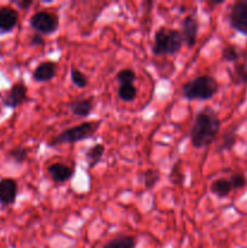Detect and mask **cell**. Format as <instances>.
<instances>
[{
  "mask_svg": "<svg viewBox=\"0 0 247 248\" xmlns=\"http://www.w3.org/2000/svg\"><path fill=\"white\" fill-rule=\"evenodd\" d=\"M220 119L211 107L201 109L196 115L190 130L191 144L196 149L208 148L216 140L220 130Z\"/></svg>",
  "mask_w": 247,
  "mask_h": 248,
  "instance_id": "obj_1",
  "label": "cell"
},
{
  "mask_svg": "<svg viewBox=\"0 0 247 248\" xmlns=\"http://www.w3.org/2000/svg\"><path fill=\"white\" fill-rule=\"evenodd\" d=\"M219 85L217 80L210 75H200L189 80L182 86V94L188 101H207L218 92Z\"/></svg>",
  "mask_w": 247,
  "mask_h": 248,
  "instance_id": "obj_2",
  "label": "cell"
},
{
  "mask_svg": "<svg viewBox=\"0 0 247 248\" xmlns=\"http://www.w3.org/2000/svg\"><path fill=\"white\" fill-rule=\"evenodd\" d=\"M183 44L181 31L161 27L155 33L152 51L155 56H173L181 51Z\"/></svg>",
  "mask_w": 247,
  "mask_h": 248,
  "instance_id": "obj_3",
  "label": "cell"
},
{
  "mask_svg": "<svg viewBox=\"0 0 247 248\" xmlns=\"http://www.w3.org/2000/svg\"><path fill=\"white\" fill-rule=\"evenodd\" d=\"M99 126H101V121H85V123L58 133L47 143V145L48 147H57V145L72 144V143L80 142V140H89L98 131Z\"/></svg>",
  "mask_w": 247,
  "mask_h": 248,
  "instance_id": "obj_4",
  "label": "cell"
},
{
  "mask_svg": "<svg viewBox=\"0 0 247 248\" xmlns=\"http://www.w3.org/2000/svg\"><path fill=\"white\" fill-rule=\"evenodd\" d=\"M29 23H31V28L35 31V33L46 34V35L57 31L58 26H60L57 15L46 11V10H41V11L31 15Z\"/></svg>",
  "mask_w": 247,
  "mask_h": 248,
  "instance_id": "obj_5",
  "label": "cell"
},
{
  "mask_svg": "<svg viewBox=\"0 0 247 248\" xmlns=\"http://www.w3.org/2000/svg\"><path fill=\"white\" fill-rule=\"evenodd\" d=\"M229 23L232 29L247 35V0H239L232 4L229 12Z\"/></svg>",
  "mask_w": 247,
  "mask_h": 248,
  "instance_id": "obj_6",
  "label": "cell"
},
{
  "mask_svg": "<svg viewBox=\"0 0 247 248\" xmlns=\"http://www.w3.org/2000/svg\"><path fill=\"white\" fill-rule=\"evenodd\" d=\"M1 101L4 107L11 109H16L17 107L28 101V89L24 82L18 81L12 85L11 89L1 97Z\"/></svg>",
  "mask_w": 247,
  "mask_h": 248,
  "instance_id": "obj_7",
  "label": "cell"
},
{
  "mask_svg": "<svg viewBox=\"0 0 247 248\" xmlns=\"http://www.w3.org/2000/svg\"><path fill=\"white\" fill-rule=\"evenodd\" d=\"M199 34V22L194 16H186L181 23V35L183 43L189 48H193L196 45Z\"/></svg>",
  "mask_w": 247,
  "mask_h": 248,
  "instance_id": "obj_8",
  "label": "cell"
},
{
  "mask_svg": "<svg viewBox=\"0 0 247 248\" xmlns=\"http://www.w3.org/2000/svg\"><path fill=\"white\" fill-rule=\"evenodd\" d=\"M18 193V184L12 178H4L0 181V205L9 207L14 205Z\"/></svg>",
  "mask_w": 247,
  "mask_h": 248,
  "instance_id": "obj_9",
  "label": "cell"
},
{
  "mask_svg": "<svg viewBox=\"0 0 247 248\" xmlns=\"http://www.w3.org/2000/svg\"><path fill=\"white\" fill-rule=\"evenodd\" d=\"M47 172L55 183H64L74 176V167L68 166L63 162H55L47 167Z\"/></svg>",
  "mask_w": 247,
  "mask_h": 248,
  "instance_id": "obj_10",
  "label": "cell"
},
{
  "mask_svg": "<svg viewBox=\"0 0 247 248\" xmlns=\"http://www.w3.org/2000/svg\"><path fill=\"white\" fill-rule=\"evenodd\" d=\"M18 12L11 6L0 7V31L10 33L18 23Z\"/></svg>",
  "mask_w": 247,
  "mask_h": 248,
  "instance_id": "obj_11",
  "label": "cell"
},
{
  "mask_svg": "<svg viewBox=\"0 0 247 248\" xmlns=\"http://www.w3.org/2000/svg\"><path fill=\"white\" fill-rule=\"evenodd\" d=\"M57 73V64L52 61H45L34 69L31 78L36 82H46L52 80Z\"/></svg>",
  "mask_w": 247,
  "mask_h": 248,
  "instance_id": "obj_12",
  "label": "cell"
},
{
  "mask_svg": "<svg viewBox=\"0 0 247 248\" xmlns=\"http://www.w3.org/2000/svg\"><path fill=\"white\" fill-rule=\"evenodd\" d=\"M70 111L77 118H86L93 110V103L91 98H75L69 104Z\"/></svg>",
  "mask_w": 247,
  "mask_h": 248,
  "instance_id": "obj_13",
  "label": "cell"
},
{
  "mask_svg": "<svg viewBox=\"0 0 247 248\" xmlns=\"http://www.w3.org/2000/svg\"><path fill=\"white\" fill-rule=\"evenodd\" d=\"M104 152H106V147H104V144H102V143H97L93 147L87 149V152L85 153V159H86L87 165H89L90 169H93V167L101 161L102 157H103Z\"/></svg>",
  "mask_w": 247,
  "mask_h": 248,
  "instance_id": "obj_14",
  "label": "cell"
},
{
  "mask_svg": "<svg viewBox=\"0 0 247 248\" xmlns=\"http://www.w3.org/2000/svg\"><path fill=\"white\" fill-rule=\"evenodd\" d=\"M210 190L211 193L215 194L218 198H227L230 194V191L232 190V186L229 179L222 177V178H218L212 182Z\"/></svg>",
  "mask_w": 247,
  "mask_h": 248,
  "instance_id": "obj_15",
  "label": "cell"
},
{
  "mask_svg": "<svg viewBox=\"0 0 247 248\" xmlns=\"http://www.w3.org/2000/svg\"><path fill=\"white\" fill-rule=\"evenodd\" d=\"M136 239L131 235H120L109 240L103 248H136Z\"/></svg>",
  "mask_w": 247,
  "mask_h": 248,
  "instance_id": "obj_16",
  "label": "cell"
},
{
  "mask_svg": "<svg viewBox=\"0 0 247 248\" xmlns=\"http://www.w3.org/2000/svg\"><path fill=\"white\" fill-rule=\"evenodd\" d=\"M230 77L234 84H247V61L244 62H236L234 70L230 73Z\"/></svg>",
  "mask_w": 247,
  "mask_h": 248,
  "instance_id": "obj_17",
  "label": "cell"
},
{
  "mask_svg": "<svg viewBox=\"0 0 247 248\" xmlns=\"http://www.w3.org/2000/svg\"><path fill=\"white\" fill-rule=\"evenodd\" d=\"M118 94L121 101L132 102L137 97V87L135 85H120Z\"/></svg>",
  "mask_w": 247,
  "mask_h": 248,
  "instance_id": "obj_18",
  "label": "cell"
},
{
  "mask_svg": "<svg viewBox=\"0 0 247 248\" xmlns=\"http://www.w3.org/2000/svg\"><path fill=\"white\" fill-rule=\"evenodd\" d=\"M184 179H185V177H184L183 170H182L181 160H178L177 162H174L173 167H172L171 173H170V181H171L172 184H174V186H183Z\"/></svg>",
  "mask_w": 247,
  "mask_h": 248,
  "instance_id": "obj_19",
  "label": "cell"
},
{
  "mask_svg": "<svg viewBox=\"0 0 247 248\" xmlns=\"http://www.w3.org/2000/svg\"><path fill=\"white\" fill-rule=\"evenodd\" d=\"M160 181V172L155 169H149L143 172V183L145 189H153Z\"/></svg>",
  "mask_w": 247,
  "mask_h": 248,
  "instance_id": "obj_20",
  "label": "cell"
},
{
  "mask_svg": "<svg viewBox=\"0 0 247 248\" xmlns=\"http://www.w3.org/2000/svg\"><path fill=\"white\" fill-rule=\"evenodd\" d=\"M7 157L16 164H24L28 160V150L24 147H17L7 153Z\"/></svg>",
  "mask_w": 247,
  "mask_h": 248,
  "instance_id": "obj_21",
  "label": "cell"
},
{
  "mask_svg": "<svg viewBox=\"0 0 247 248\" xmlns=\"http://www.w3.org/2000/svg\"><path fill=\"white\" fill-rule=\"evenodd\" d=\"M237 137L235 131H230V132H227L222 138V142H220L219 147H218L217 152L218 153H223V152H228V150L232 149V147L236 143Z\"/></svg>",
  "mask_w": 247,
  "mask_h": 248,
  "instance_id": "obj_22",
  "label": "cell"
},
{
  "mask_svg": "<svg viewBox=\"0 0 247 248\" xmlns=\"http://www.w3.org/2000/svg\"><path fill=\"white\" fill-rule=\"evenodd\" d=\"M70 78H72L73 84L79 87V89H84V87H86L89 85V78L75 67H73L70 69Z\"/></svg>",
  "mask_w": 247,
  "mask_h": 248,
  "instance_id": "obj_23",
  "label": "cell"
},
{
  "mask_svg": "<svg viewBox=\"0 0 247 248\" xmlns=\"http://www.w3.org/2000/svg\"><path fill=\"white\" fill-rule=\"evenodd\" d=\"M241 58V52L237 50L236 46L228 45L222 50V60L227 61V62H235Z\"/></svg>",
  "mask_w": 247,
  "mask_h": 248,
  "instance_id": "obj_24",
  "label": "cell"
},
{
  "mask_svg": "<svg viewBox=\"0 0 247 248\" xmlns=\"http://www.w3.org/2000/svg\"><path fill=\"white\" fill-rule=\"evenodd\" d=\"M137 79L135 70L133 69H121L120 72L116 74V80L120 85H133V82Z\"/></svg>",
  "mask_w": 247,
  "mask_h": 248,
  "instance_id": "obj_25",
  "label": "cell"
},
{
  "mask_svg": "<svg viewBox=\"0 0 247 248\" xmlns=\"http://www.w3.org/2000/svg\"><path fill=\"white\" fill-rule=\"evenodd\" d=\"M230 183H232V189H241L245 188L247 184V179L246 177L244 176L242 173H234L230 176L229 178Z\"/></svg>",
  "mask_w": 247,
  "mask_h": 248,
  "instance_id": "obj_26",
  "label": "cell"
},
{
  "mask_svg": "<svg viewBox=\"0 0 247 248\" xmlns=\"http://www.w3.org/2000/svg\"><path fill=\"white\" fill-rule=\"evenodd\" d=\"M31 44L33 46H43L45 44V39L41 36V34L35 33L31 36Z\"/></svg>",
  "mask_w": 247,
  "mask_h": 248,
  "instance_id": "obj_27",
  "label": "cell"
},
{
  "mask_svg": "<svg viewBox=\"0 0 247 248\" xmlns=\"http://www.w3.org/2000/svg\"><path fill=\"white\" fill-rule=\"evenodd\" d=\"M33 4V0H18V1H16V5L21 10H28Z\"/></svg>",
  "mask_w": 247,
  "mask_h": 248,
  "instance_id": "obj_28",
  "label": "cell"
},
{
  "mask_svg": "<svg viewBox=\"0 0 247 248\" xmlns=\"http://www.w3.org/2000/svg\"><path fill=\"white\" fill-rule=\"evenodd\" d=\"M223 1H211L210 2V5H212V6H216V5H219V4H222Z\"/></svg>",
  "mask_w": 247,
  "mask_h": 248,
  "instance_id": "obj_29",
  "label": "cell"
}]
</instances>
